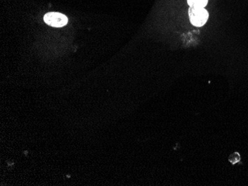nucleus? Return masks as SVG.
Here are the masks:
<instances>
[{
  "label": "nucleus",
  "mask_w": 248,
  "mask_h": 186,
  "mask_svg": "<svg viewBox=\"0 0 248 186\" xmlns=\"http://www.w3.org/2000/svg\"><path fill=\"white\" fill-rule=\"evenodd\" d=\"M188 13L190 23L196 27H202L205 25L208 20V12L202 7L190 6Z\"/></svg>",
  "instance_id": "f257e3e1"
},
{
  "label": "nucleus",
  "mask_w": 248,
  "mask_h": 186,
  "mask_svg": "<svg viewBox=\"0 0 248 186\" xmlns=\"http://www.w3.org/2000/svg\"><path fill=\"white\" fill-rule=\"evenodd\" d=\"M45 23L52 27L61 28L68 23L66 16L58 12H50L44 16Z\"/></svg>",
  "instance_id": "f03ea898"
},
{
  "label": "nucleus",
  "mask_w": 248,
  "mask_h": 186,
  "mask_svg": "<svg viewBox=\"0 0 248 186\" xmlns=\"http://www.w3.org/2000/svg\"><path fill=\"white\" fill-rule=\"evenodd\" d=\"M209 0H187V3L189 6L204 7L207 6Z\"/></svg>",
  "instance_id": "7ed1b4c3"
}]
</instances>
